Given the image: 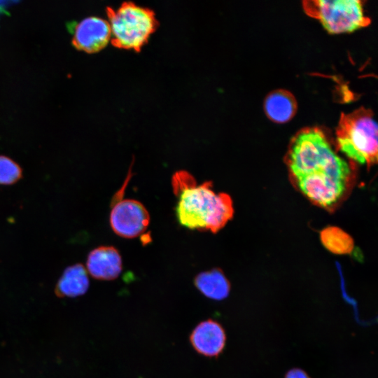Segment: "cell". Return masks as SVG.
<instances>
[{
  "mask_svg": "<svg viewBox=\"0 0 378 378\" xmlns=\"http://www.w3.org/2000/svg\"><path fill=\"white\" fill-rule=\"evenodd\" d=\"M226 339L223 326L212 318L199 323L189 337L195 351L207 358H218L225 347Z\"/></svg>",
  "mask_w": 378,
  "mask_h": 378,
  "instance_id": "obj_8",
  "label": "cell"
},
{
  "mask_svg": "<svg viewBox=\"0 0 378 378\" xmlns=\"http://www.w3.org/2000/svg\"><path fill=\"white\" fill-rule=\"evenodd\" d=\"M172 183L178 197L176 214L181 225L216 233L232 219L231 197L224 192L216 193L211 181L197 185L190 173L179 171L173 175Z\"/></svg>",
  "mask_w": 378,
  "mask_h": 378,
  "instance_id": "obj_2",
  "label": "cell"
},
{
  "mask_svg": "<svg viewBox=\"0 0 378 378\" xmlns=\"http://www.w3.org/2000/svg\"><path fill=\"white\" fill-rule=\"evenodd\" d=\"M113 231L124 238H134L142 234L150 223L149 213L140 202L133 199L117 202L110 213Z\"/></svg>",
  "mask_w": 378,
  "mask_h": 378,
  "instance_id": "obj_6",
  "label": "cell"
},
{
  "mask_svg": "<svg viewBox=\"0 0 378 378\" xmlns=\"http://www.w3.org/2000/svg\"><path fill=\"white\" fill-rule=\"evenodd\" d=\"M320 238L323 246L335 254H349L354 248L351 237L337 227L330 226L324 228L321 232Z\"/></svg>",
  "mask_w": 378,
  "mask_h": 378,
  "instance_id": "obj_13",
  "label": "cell"
},
{
  "mask_svg": "<svg viewBox=\"0 0 378 378\" xmlns=\"http://www.w3.org/2000/svg\"><path fill=\"white\" fill-rule=\"evenodd\" d=\"M20 166L8 157L0 155V185H12L22 178Z\"/></svg>",
  "mask_w": 378,
  "mask_h": 378,
  "instance_id": "obj_14",
  "label": "cell"
},
{
  "mask_svg": "<svg viewBox=\"0 0 378 378\" xmlns=\"http://www.w3.org/2000/svg\"><path fill=\"white\" fill-rule=\"evenodd\" d=\"M88 272L80 263L65 269L55 288V293L59 298H74L83 295L89 288Z\"/></svg>",
  "mask_w": 378,
  "mask_h": 378,
  "instance_id": "obj_11",
  "label": "cell"
},
{
  "mask_svg": "<svg viewBox=\"0 0 378 378\" xmlns=\"http://www.w3.org/2000/svg\"><path fill=\"white\" fill-rule=\"evenodd\" d=\"M302 6L330 34L352 32L370 23L359 0H306Z\"/></svg>",
  "mask_w": 378,
  "mask_h": 378,
  "instance_id": "obj_5",
  "label": "cell"
},
{
  "mask_svg": "<svg viewBox=\"0 0 378 378\" xmlns=\"http://www.w3.org/2000/svg\"><path fill=\"white\" fill-rule=\"evenodd\" d=\"M377 131L370 109L360 107L342 113L336 129L337 148L354 162L372 165L377 160Z\"/></svg>",
  "mask_w": 378,
  "mask_h": 378,
  "instance_id": "obj_3",
  "label": "cell"
},
{
  "mask_svg": "<svg viewBox=\"0 0 378 378\" xmlns=\"http://www.w3.org/2000/svg\"><path fill=\"white\" fill-rule=\"evenodd\" d=\"M297 108L298 104L294 95L283 89L270 92L264 101L267 117L276 123L289 121L295 115Z\"/></svg>",
  "mask_w": 378,
  "mask_h": 378,
  "instance_id": "obj_10",
  "label": "cell"
},
{
  "mask_svg": "<svg viewBox=\"0 0 378 378\" xmlns=\"http://www.w3.org/2000/svg\"><path fill=\"white\" fill-rule=\"evenodd\" d=\"M89 274L99 280L111 281L118 277L122 272V258L113 246H102L92 250L87 258Z\"/></svg>",
  "mask_w": 378,
  "mask_h": 378,
  "instance_id": "obj_9",
  "label": "cell"
},
{
  "mask_svg": "<svg viewBox=\"0 0 378 378\" xmlns=\"http://www.w3.org/2000/svg\"><path fill=\"white\" fill-rule=\"evenodd\" d=\"M194 284L203 295L214 300L225 299L230 292V281L218 268L199 273L194 279Z\"/></svg>",
  "mask_w": 378,
  "mask_h": 378,
  "instance_id": "obj_12",
  "label": "cell"
},
{
  "mask_svg": "<svg viewBox=\"0 0 378 378\" xmlns=\"http://www.w3.org/2000/svg\"><path fill=\"white\" fill-rule=\"evenodd\" d=\"M111 43L122 49L139 52L159 23L155 13L132 2H124L117 8H106Z\"/></svg>",
  "mask_w": 378,
  "mask_h": 378,
  "instance_id": "obj_4",
  "label": "cell"
},
{
  "mask_svg": "<svg viewBox=\"0 0 378 378\" xmlns=\"http://www.w3.org/2000/svg\"><path fill=\"white\" fill-rule=\"evenodd\" d=\"M286 158L295 183L312 202L331 207L344 195L351 167L333 150L319 127L298 131L290 142Z\"/></svg>",
  "mask_w": 378,
  "mask_h": 378,
  "instance_id": "obj_1",
  "label": "cell"
},
{
  "mask_svg": "<svg viewBox=\"0 0 378 378\" xmlns=\"http://www.w3.org/2000/svg\"><path fill=\"white\" fill-rule=\"evenodd\" d=\"M110 39L108 22L92 16L84 18L76 25L72 43L78 50L94 53L103 49Z\"/></svg>",
  "mask_w": 378,
  "mask_h": 378,
  "instance_id": "obj_7",
  "label": "cell"
},
{
  "mask_svg": "<svg viewBox=\"0 0 378 378\" xmlns=\"http://www.w3.org/2000/svg\"><path fill=\"white\" fill-rule=\"evenodd\" d=\"M284 378H312L310 376L302 369L293 368L288 370Z\"/></svg>",
  "mask_w": 378,
  "mask_h": 378,
  "instance_id": "obj_15",
  "label": "cell"
}]
</instances>
